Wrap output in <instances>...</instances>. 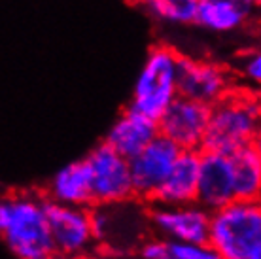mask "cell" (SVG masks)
<instances>
[{
    "mask_svg": "<svg viewBox=\"0 0 261 259\" xmlns=\"http://www.w3.org/2000/svg\"><path fill=\"white\" fill-rule=\"evenodd\" d=\"M259 97L248 87H233L227 95L210 104L201 149L229 156L246 144L259 142Z\"/></svg>",
    "mask_w": 261,
    "mask_h": 259,
    "instance_id": "1",
    "label": "cell"
},
{
    "mask_svg": "<svg viewBox=\"0 0 261 259\" xmlns=\"http://www.w3.org/2000/svg\"><path fill=\"white\" fill-rule=\"evenodd\" d=\"M218 259L261 257V204L259 201L233 199L210 212L208 239Z\"/></svg>",
    "mask_w": 261,
    "mask_h": 259,
    "instance_id": "2",
    "label": "cell"
},
{
    "mask_svg": "<svg viewBox=\"0 0 261 259\" xmlns=\"http://www.w3.org/2000/svg\"><path fill=\"white\" fill-rule=\"evenodd\" d=\"M0 237L15 257H53L55 250L47 227L46 197L38 193H17L6 197V214Z\"/></svg>",
    "mask_w": 261,
    "mask_h": 259,
    "instance_id": "3",
    "label": "cell"
},
{
    "mask_svg": "<svg viewBox=\"0 0 261 259\" xmlns=\"http://www.w3.org/2000/svg\"><path fill=\"white\" fill-rule=\"evenodd\" d=\"M178 63L180 55L176 49L165 44L153 45L135 82L130 108L159 119L165 108L178 97Z\"/></svg>",
    "mask_w": 261,
    "mask_h": 259,
    "instance_id": "4",
    "label": "cell"
},
{
    "mask_svg": "<svg viewBox=\"0 0 261 259\" xmlns=\"http://www.w3.org/2000/svg\"><path fill=\"white\" fill-rule=\"evenodd\" d=\"M89 212L97 248L110 250L112 253H135L138 244L146 239V229L150 225L148 210L142 201H135V197L119 202L93 204Z\"/></svg>",
    "mask_w": 261,
    "mask_h": 259,
    "instance_id": "5",
    "label": "cell"
},
{
    "mask_svg": "<svg viewBox=\"0 0 261 259\" xmlns=\"http://www.w3.org/2000/svg\"><path fill=\"white\" fill-rule=\"evenodd\" d=\"M46 216L55 255L84 257L97 248L91 231V212L87 206L46 199Z\"/></svg>",
    "mask_w": 261,
    "mask_h": 259,
    "instance_id": "6",
    "label": "cell"
},
{
    "mask_svg": "<svg viewBox=\"0 0 261 259\" xmlns=\"http://www.w3.org/2000/svg\"><path fill=\"white\" fill-rule=\"evenodd\" d=\"M91 176L93 204L127 201L133 195L129 159L118 153L108 144H100L85 157Z\"/></svg>",
    "mask_w": 261,
    "mask_h": 259,
    "instance_id": "7",
    "label": "cell"
},
{
    "mask_svg": "<svg viewBox=\"0 0 261 259\" xmlns=\"http://www.w3.org/2000/svg\"><path fill=\"white\" fill-rule=\"evenodd\" d=\"M182 149L167 136L157 135L140 151L129 157V170L133 180V195L142 202H151L157 188L169 174Z\"/></svg>",
    "mask_w": 261,
    "mask_h": 259,
    "instance_id": "8",
    "label": "cell"
},
{
    "mask_svg": "<svg viewBox=\"0 0 261 259\" xmlns=\"http://www.w3.org/2000/svg\"><path fill=\"white\" fill-rule=\"evenodd\" d=\"M210 212L197 202L186 204H161L153 202L148 210L150 227L165 240L206 242Z\"/></svg>",
    "mask_w": 261,
    "mask_h": 259,
    "instance_id": "9",
    "label": "cell"
},
{
    "mask_svg": "<svg viewBox=\"0 0 261 259\" xmlns=\"http://www.w3.org/2000/svg\"><path fill=\"white\" fill-rule=\"evenodd\" d=\"M208 104L178 95L157 119L159 135L167 136L180 149L199 151L208 123Z\"/></svg>",
    "mask_w": 261,
    "mask_h": 259,
    "instance_id": "10",
    "label": "cell"
},
{
    "mask_svg": "<svg viewBox=\"0 0 261 259\" xmlns=\"http://www.w3.org/2000/svg\"><path fill=\"white\" fill-rule=\"evenodd\" d=\"M235 87L229 68L214 61L180 57L178 63V95L202 104H214Z\"/></svg>",
    "mask_w": 261,
    "mask_h": 259,
    "instance_id": "11",
    "label": "cell"
},
{
    "mask_svg": "<svg viewBox=\"0 0 261 259\" xmlns=\"http://www.w3.org/2000/svg\"><path fill=\"white\" fill-rule=\"evenodd\" d=\"M235 199L233 172L229 156L199 149V174H197L195 202L204 210H216Z\"/></svg>",
    "mask_w": 261,
    "mask_h": 259,
    "instance_id": "12",
    "label": "cell"
},
{
    "mask_svg": "<svg viewBox=\"0 0 261 259\" xmlns=\"http://www.w3.org/2000/svg\"><path fill=\"white\" fill-rule=\"evenodd\" d=\"M259 0H199L195 23L216 34L241 31L254 19Z\"/></svg>",
    "mask_w": 261,
    "mask_h": 259,
    "instance_id": "13",
    "label": "cell"
},
{
    "mask_svg": "<svg viewBox=\"0 0 261 259\" xmlns=\"http://www.w3.org/2000/svg\"><path fill=\"white\" fill-rule=\"evenodd\" d=\"M197 174H199V151L182 149L176 161L157 188L151 202L161 204H186L195 202Z\"/></svg>",
    "mask_w": 261,
    "mask_h": 259,
    "instance_id": "14",
    "label": "cell"
},
{
    "mask_svg": "<svg viewBox=\"0 0 261 259\" xmlns=\"http://www.w3.org/2000/svg\"><path fill=\"white\" fill-rule=\"evenodd\" d=\"M157 135H159L157 119L144 116L142 112L129 106L110 127L105 142L129 159Z\"/></svg>",
    "mask_w": 261,
    "mask_h": 259,
    "instance_id": "15",
    "label": "cell"
},
{
    "mask_svg": "<svg viewBox=\"0 0 261 259\" xmlns=\"http://www.w3.org/2000/svg\"><path fill=\"white\" fill-rule=\"evenodd\" d=\"M46 199L74 206H93L91 176L85 159L72 161L55 172L46 189Z\"/></svg>",
    "mask_w": 261,
    "mask_h": 259,
    "instance_id": "16",
    "label": "cell"
},
{
    "mask_svg": "<svg viewBox=\"0 0 261 259\" xmlns=\"http://www.w3.org/2000/svg\"><path fill=\"white\" fill-rule=\"evenodd\" d=\"M235 199L259 201L261 195V146L252 142L229 153Z\"/></svg>",
    "mask_w": 261,
    "mask_h": 259,
    "instance_id": "17",
    "label": "cell"
},
{
    "mask_svg": "<svg viewBox=\"0 0 261 259\" xmlns=\"http://www.w3.org/2000/svg\"><path fill=\"white\" fill-rule=\"evenodd\" d=\"M197 6L199 0H155L146 8L157 21L169 25H193Z\"/></svg>",
    "mask_w": 261,
    "mask_h": 259,
    "instance_id": "18",
    "label": "cell"
},
{
    "mask_svg": "<svg viewBox=\"0 0 261 259\" xmlns=\"http://www.w3.org/2000/svg\"><path fill=\"white\" fill-rule=\"evenodd\" d=\"M169 259H218L216 252L206 242H186V240H167Z\"/></svg>",
    "mask_w": 261,
    "mask_h": 259,
    "instance_id": "19",
    "label": "cell"
},
{
    "mask_svg": "<svg viewBox=\"0 0 261 259\" xmlns=\"http://www.w3.org/2000/svg\"><path fill=\"white\" fill-rule=\"evenodd\" d=\"M237 74L242 78V82L248 87H257L261 84V53L257 49L244 53L239 59Z\"/></svg>",
    "mask_w": 261,
    "mask_h": 259,
    "instance_id": "20",
    "label": "cell"
},
{
    "mask_svg": "<svg viewBox=\"0 0 261 259\" xmlns=\"http://www.w3.org/2000/svg\"><path fill=\"white\" fill-rule=\"evenodd\" d=\"M142 259H169L167 255V240L161 237H146L135 250Z\"/></svg>",
    "mask_w": 261,
    "mask_h": 259,
    "instance_id": "21",
    "label": "cell"
},
{
    "mask_svg": "<svg viewBox=\"0 0 261 259\" xmlns=\"http://www.w3.org/2000/svg\"><path fill=\"white\" fill-rule=\"evenodd\" d=\"M4 214H6V197H0V231H2V223H4Z\"/></svg>",
    "mask_w": 261,
    "mask_h": 259,
    "instance_id": "22",
    "label": "cell"
},
{
    "mask_svg": "<svg viewBox=\"0 0 261 259\" xmlns=\"http://www.w3.org/2000/svg\"><path fill=\"white\" fill-rule=\"evenodd\" d=\"M130 2H135V4H140V6H150L151 2H155V0H130Z\"/></svg>",
    "mask_w": 261,
    "mask_h": 259,
    "instance_id": "23",
    "label": "cell"
}]
</instances>
